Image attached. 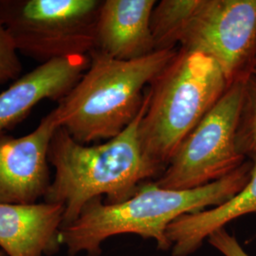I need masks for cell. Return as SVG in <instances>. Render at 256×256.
<instances>
[{
  "label": "cell",
  "instance_id": "6da1fadb",
  "mask_svg": "<svg viewBox=\"0 0 256 256\" xmlns=\"http://www.w3.org/2000/svg\"><path fill=\"white\" fill-rule=\"evenodd\" d=\"M252 162H245L232 173L220 180L191 190H171L156 182L142 185L130 198L120 203H102L93 200L82 209L78 218L60 230V244L70 256L86 252L98 256L102 243L108 238L135 234L153 238L158 247H172L167 229L184 214L216 207L229 200L246 184Z\"/></svg>",
  "mask_w": 256,
  "mask_h": 256
},
{
  "label": "cell",
  "instance_id": "7a4b0ae2",
  "mask_svg": "<svg viewBox=\"0 0 256 256\" xmlns=\"http://www.w3.org/2000/svg\"><path fill=\"white\" fill-rule=\"evenodd\" d=\"M147 104L146 92L135 120L102 144L88 146L76 142L64 128L55 131L48 150L54 178L44 202L64 206L63 227L77 220L93 200L106 196V203H120L130 198L140 182L160 171L162 167L144 153L140 138V122Z\"/></svg>",
  "mask_w": 256,
  "mask_h": 256
},
{
  "label": "cell",
  "instance_id": "3957f363",
  "mask_svg": "<svg viewBox=\"0 0 256 256\" xmlns=\"http://www.w3.org/2000/svg\"><path fill=\"white\" fill-rule=\"evenodd\" d=\"M176 54L174 48L158 50L124 61L93 50L88 70L54 110L60 128L86 146L118 136L137 117L144 88Z\"/></svg>",
  "mask_w": 256,
  "mask_h": 256
},
{
  "label": "cell",
  "instance_id": "277c9868",
  "mask_svg": "<svg viewBox=\"0 0 256 256\" xmlns=\"http://www.w3.org/2000/svg\"><path fill=\"white\" fill-rule=\"evenodd\" d=\"M230 84L209 56L180 48L150 84L138 133L144 153L160 167L212 110Z\"/></svg>",
  "mask_w": 256,
  "mask_h": 256
},
{
  "label": "cell",
  "instance_id": "5b68a950",
  "mask_svg": "<svg viewBox=\"0 0 256 256\" xmlns=\"http://www.w3.org/2000/svg\"><path fill=\"white\" fill-rule=\"evenodd\" d=\"M99 0H0V20L18 54L45 64L95 48Z\"/></svg>",
  "mask_w": 256,
  "mask_h": 256
},
{
  "label": "cell",
  "instance_id": "8992f818",
  "mask_svg": "<svg viewBox=\"0 0 256 256\" xmlns=\"http://www.w3.org/2000/svg\"><path fill=\"white\" fill-rule=\"evenodd\" d=\"M245 79L232 82L178 147L156 183L191 190L220 180L246 162L236 148V129Z\"/></svg>",
  "mask_w": 256,
  "mask_h": 256
},
{
  "label": "cell",
  "instance_id": "52a82bcc",
  "mask_svg": "<svg viewBox=\"0 0 256 256\" xmlns=\"http://www.w3.org/2000/svg\"><path fill=\"white\" fill-rule=\"evenodd\" d=\"M214 59L230 86L256 68V0H196L176 38Z\"/></svg>",
  "mask_w": 256,
  "mask_h": 256
},
{
  "label": "cell",
  "instance_id": "ba28073f",
  "mask_svg": "<svg viewBox=\"0 0 256 256\" xmlns=\"http://www.w3.org/2000/svg\"><path fill=\"white\" fill-rule=\"evenodd\" d=\"M60 128L54 110L23 137L0 136V203L34 204L52 184L48 150Z\"/></svg>",
  "mask_w": 256,
  "mask_h": 256
},
{
  "label": "cell",
  "instance_id": "9c48e42d",
  "mask_svg": "<svg viewBox=\"0 0 256 256\" xmlns=\"http://www.w3.org/2000/svg\"><path fill=\"white\" fill-rule=\"evenodd\" d=\"M90 64V55L56 59L39 64L0 92V136L16 126L41 102L61 101Z\"/></svg>",
  "mask_w": 256,
  "mask_h": 256
},
{
  "label": "cell",
  "instance_id": "30bf717a",
  "mask_svg": "<svg viewBox=\"0 0 256 256\" xmlns=\"http://www.w3.org/2000/svg\"><path fill=\"white\" fill-rule=\"evenodd\" d=\"M156 4L155 0L102 1L93 50L124 61L155 52L151 18Z\"/></svg>",
  "mask_w": 256,
  "mask_h": 256
},
{
  "label": "cell",
  "instance_id": "8fae6325",
  "mask_svg": "<svg viewBox=\"0 0 256 256\" xmlns=\"http://www.w3.org/2000/svg\"><path fill=\"white\" fill-rule=\"evenodd\" d=\"M64 208L57 203H0V248L8 256H42L60 244Z\"/></svg>",
  "mask_w": 256,
  "mask_h": 256
},
{
  "label": "cell",
  "instance_id": "7c38bea8",
  "mask_svg": "<svg viewBox=\"0 0 256 256\" xmlns=\"http://www.w3.org/2000/svg\"><path fill=\"white\" fill-rule=\"evenodd\" d=\"M250 178L247 184L234 196L212 209L184 214L167 229V238L173 247V256H186L202 246L218 230L234 220L256 212V156L252 160Z\"/></svg>",
  "mask_w": 256,
  "mask_h": 256
},
{
  "label": "cell",
  "instance_id": "4fadbf2b",
  "mask_svg": "<svg viewBox=\"0 0 256 256\" xmlns=\"http://www.w3.org/2000/svg\"><path fill=\"white\" fill-rule=\"evenodd\" d=\"M236 142L240 155L250 160L256 156V74H250L245 81Z\"/></svg>",
  "mask_w": 256,
  "mask_h": 256
},
{
  "label": "cell",
  "instance_id": "5bb4252c",
  "mask_svg": "<svg viewBox=\"0 0 256 256\" xmlns=\"http://www.w3.org/2000/svg\"><path fill=\"white\" fill-rule=\"evenodd\" d=\"M22 68L18 52L0 20V84L18 79Z\"/></svg>",
  "mask_w": 256,
  "mask_h": 256
},
{
  "label": "cell",
  "instance_id": "9a60e30c",
  "mask_svg": "<svg viewBox=\"0 0 256 256\" xmlns=\"http://www.w3.org/2000/svg\"><path fill=\"white\" fill-rule=\"evenodd\" d=\"M209 242L225 256H250L240 246L236 238L229 234L225 229L218 230L212 234Z\"/></svg>",
  "mask_w": 256,
  "mask_h": 256
},
{
  "label": "cell",
  "instance_id": "2e32d148",
  "mask_svg": "<svg viewBox=\"0 0 256 256\" xmlns=\"http://www.w3.org/2000/svg\"><path fill=\"white\" fill-rule=\"evenodd\" d=\"M0 256H8L3 250H0Z\"/></svg>",
  "mask_w": 256,
  "mask_h": 256
},
{
  "label": "cell",
  "instance_id": "e0dca14e",
  "mask_svg": "<svg viewBox=\"0 0 256 256\" xmlns=\"http://www.w3.org/2000/svg\"><path fill=\"white\" fill-rule=\"evenodd\" d=\"M252 74H256V70H254V72H252Z\"/></svg>",
  "mask_w": 256,
  "mask_h": 256
},
{
  "label": "cell",
  "instance_id": "ac0fdd59",
  "mask_svg": "<svg viewBox=\"0 0 256 256\" xmlns=\"http://www.w3.org/2000/svg\"><path fill=\"white\" fill-rule=\"evenodd\" d=\"M256 68H254V70H256Z\"/></svg>",
  "mask_w": 256,
  "mask_h": 256
}]
</instances>
